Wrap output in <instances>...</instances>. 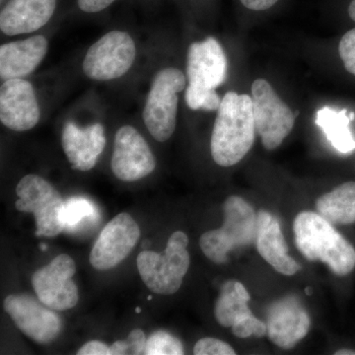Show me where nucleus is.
<instances>
[{
    "mask_svg": "<svg viewBox=\"0 0 355 355\" xmlns=\"http://www.w3.org/2000/svg\"><path fill=\"white\" fill-rule=\"evenodd\" d=\"M62 146L73 169L89 171L97 164L106 146L105 128L100 123L83 128L69 121L62 130Z\"/></svg>",
    "mask_w": 355,
    "mask_h": 355,
    "instance_id": "obj_16",
    "label": "nucleus"
},
{
    "mask_svg": "<svg viewBox=\"0 0 355 355\" xmlns=\"http://www.w3.org/2000/svg\"><path fill=\"white\" fill-rule=\"evenodd\" d=\"M336 355H355L354 350L352 349H340L335 352Z\"/></svg>",
    "mask_w": 355,
    "mask_h": 355,
    "instance_id": "obj_33",
    "label": "nucleus"
},
{
    "mask_svg": "<svg viewBox=\"0 0 355 355\" xmlns=\"http://www.w3.org/2000/svg\"><path fill=\"white\" fill-rule=\"evenodd\" d=\"M144 354L182 355L184 354L183 343L167 331H155L147 338Z\"/></svg>",
    "mask_w": 355,
    "mask_h": 355,
    "instance_id": "obj_24",
    "label": "nucleus"
},
{
    "mask_svg": "<svg viewBox=\"0 0 355 355\" xmlns=\"http://www.w3.org/2000/svg\"><path fill=\"white\" fill-rule=\"evenodd\" d=\"M99 216L94 203L85 198L74 197L64 203V231L74 232L83 227V224L97 220Z\"/></svg>",
    "mask_w": 355,
    "mask_h": 355,
    "instance_id": "obj_23",
    "label": "nucleus"
},
{
    "mask_svg": "<svg viewBox=\"0 0 355 355\" xmlns=\"http://www.w3.org/2000/svg\"><path fill=\"white\" fill-rule=\"evenodd\" d=\"M256 245L259 254L277 272L289 277L300 270V265L288 254L279 221L266 210L258 214Z\"/></svg>",
    "mask_w": 355,
    "mask_h": 355,
    "instance_id": "obj_19",
    "label": "nucleus"
},
{
    "mask_svg": "<svg viewBox=\"0 0 355 355\" xmlns=\"http://www.w3.org/2000/svg\"><path fill=\"white\" fill-rule=\"evenodd\" d=\"M76 272V261L64 254L55 257L48 266L37 270L32 284L39 300L55 311L76 307L79 299L78 289L72 280Z\"/></svg>",
    "mask_w": 355,
    "mask_h": 355,
    "instance_id": "obj_10",
    "label": "nucleus"
},
{
    "mask_svg": "<svg viewBox=\"0 0 355 355\" xmlns=\"http://www.w3.org/2000/svg\"><path fill=\"white\" fill-rule=\"evenodd\" d=\"M232 333L240 338H247L252 336L263 338L268 335V327L266 323L251 314L242 318L237 323L233 324Z\"/></svg>",
    "mask_w": 355,
    "mask_h": 355,
    "instance_id": "obj_26",
    "label": "nucleus"
},
{
    "mask_svg": "<svg viewBox=\"0 0 355 355\" xmlns=\"http://www.w3.org/2000/svg\"><path fill=\"white\" fill-rule=\"evenodd\" d=\"M311 320L307 311L295 297L280 299L268 313V336L275 345L291 349L307 336Z\"/></svg>",
    "mask_w": 355,
    "mask_h": 355,
    "instance_id": "obj_15",
    "label": "nucleus"
},
{
    "mask_svg": "<svg viewBox=\"0 0 355 355\" xmlns=\"http://www.w3.org/2000/svg\"><path fill=\"white\" fill-rule=\"evenodd\" d=\"M186 76L181 70L166 67L154 77L144 104V123L153 139L167 141L177 125L180 92L186 89Z\"/></svg>",
    "mask_w": 355,
    "mask_h": 355,
    "instance_id": "obj_6",
    "label": "nucleus"
},
{
    "mask_svg": "<svg viewBox=\"0 0 355 355\" xmlns=\"http://www.w3.org/2000/svg\"><path fill=\"white\" fill-rule=\"evenodd\" d=\"M293 231L296 247L307 260L326 263L340 277L354 270V246L319 214L300 212L294 219Z\"/></svg>",
    "mask_w": 355,
    "mask_h": 355,
    "instance_id": "obj_2",
    "label": "nucleus"
},
{
    "mask_svg": "<svg viewBox=\"0 0 355 355\" xmlns=\"http://www.w3.org/2000/svg\"><path fill=\"white\" fill-rule=\"evenodd\" d=\"M137 57V46L125 31L108 32L95 42L83 62L84 74L95 81H111L128 73Z\"/></svg>",
    "mask_w": 355,
    "mask_h": 355,
    "instance_id": "obj_8",
    "label": "nucleus"
},
{
    "mask_svg": "<svg viewBox=\"0 0 355 355\" xmlns=\"http://www.w3.org/2000/svg\"><path fill=\"white\" fill-rule=\"evenodd\" d=\"M243 6L251 10L261 11L266 10L275 6L279 0H240Z\"/></svg>",
    "mask_w": 355,
    "mask_h": 355,
    "instance_id": "obj_31",
    "label": "nucleus"
},
{
    "mask_svg": "<svg viewBox=\"0 0 355 355\" xmlns=\"http://www.w3.org/2000/svg\"><path fill=\"white\" fill-rule=\"evenodd\" d=\"M140 311H141V309H140V308L137 307V309H135V313H137V314H139Z\"/></svg>",
    "mask_w": 355,
    "mask_h": 355,
    "instance_id": "obj_36",
    "label": "nucleus"
},
{
    "mask_svg": "<svg viewBox=\"0 0 355 355\" xmlns=\"http://www.w3.org/2000/svg\"><path fill=\"white\" fill-rule=\"evenodd\" d=\"M151 299H153V297H151V296H148V297H147V300L150 301V300H151Z\"/></svg>",
    "mask_w": 355,
    "mask_h": 355,
    "instance_id": "obj_37",
    "label": "nucleus"
},
{
    "mask_svg": "<svg viewBox=\"0 0 355 355\" xmlns=\"http://www.w3.org/2000/svg\"><path fill=\"white\" fill-rule=\"evenodd\" d=\"M224 223L221 228L202 235L200 246L210 261L222 265L229 252L256 242L258 216L244 198L231 196L224 202Z\"/></svg>",
    "mask_w": 355,
    "mask_h": 355,
    "instance_id": "obj_4",
    "label": "nucleus"
},
{
    "mask_svg": "<svg viewBox=\"0 0 355 355\" xmlns=\"http://www.w3.org/2000/svg\"><path fill=\"white\" fill-rule=\"evenodd\" d=\"M140 237L139 224L128 214L114 217L103 229L90 254L95 270H111L125 260Z\"/></svg>",
    "mask_w": 355,
    "mask_h": 355,
    "instance_id": "obj_11",
    "label": "nucleus"
},
{
    "mask_svg": "<svg viewBox=\"0 0 355 355\" xmlns=\"http://www.w3.org/2000/svg\"><path fill=\"white\" fill-rule=\"evenodd\" d=\"M349 14L350 18L355 22V0H352V3L349 7Z\"/></svg>",
    "mask_w": 355,
    "mask_h": 355,
    "instance_id": "obj_32",
    "label": "nucleus"
},
{
    "mask_svg": "<svg viewBox=\"0 0 355 355\" xmlns=\"http://www.w3.org/2000/svg\"><path fill=\"white\" fill-rule=\"evenodd\" d=\"M41 248H42V251H46V245H43V244H42V245H41Z\"/></svg>",
    "mask_w": 355,
    "mask_h": 355,
    "instance_id": "obj_34",
    "label": "nucleus"
},
{
    "mask_svg": "<svg viewBox=\"0 0 355 355\" xmlns=\"http://www.w3.org/2000/svg\"><path fill=\"white\" fill-rule=\"evenodd\" d=\"M227 76V58L221 44L214 37L191 44L187 55L189 85L184 100L191 110L217 111L222 99L216 88Z\"/></svg>",
    "mask_w": 355,
    "mask_h": 355,
    "instance_id": "obj_3",
    "label": "nucleus"
},
{
    "mask_svg": "<svg viewBox=\"0 0 355 355\" xmlns=\"http://www.w3.org/2000/svg\"><path fill=\"white\" fill-rule=\"evenodd\" d=\"M49 51V42L42 35L0 46V77L2 80L24 78L42 64Z\"/></svg>",
    "mask_w": 355,
    "mask_h": 355,
    "instance_id": "obj_18",
    "label": "nucleus"
},
{
    "mask_svg": "<svg viewBox=\"0 0 355 355\" xmlns=\"http://www.w3.org/2000/svg\"><path fill=\"white\" fill-rule=\"evenodd\" d=\"M318 214L330 223L349 225L355 222V182L336 187L318 198Z\"/></svg>",
    "mask_w": 355,
    "mask_h": 355,
    "instance_id": "obj_20",
    "label": "nucleus"
},
{
    "mask_svg": "<svg viewBox=\"0 0 355 355\" xmlns=\"http://www.w3.org/2000/svg\"><path fill=\"white\" fill-rule=\"evenodd\" d=\"M338 53L345 69L355 76V28L343 35L338 46Z\"/></svg>",
    "mask_w": 355,
    "mask_h": 355,
    "instance_id": "obj_28",
    "label": "nucleus"
},
{
    "mask_svg": "<svg viewBox=\"0 0 355 355\" xmlns=\"http://www.w3.org/2000/svg\"><path fill=\"white\" fill-rule=\"evenodd\" d=\"M16 209L32 212L36 220V235L55 237L64 231V203L53 184L38 175H27L16 188Z\"/></svg>",
    "mask_w": 355,
    "mask_h": 355,
    "instance_id": "obj_7",
    "label": "nucleus"
},
{
    "mask_svg": "<svg viewBox=\"0 0 355 355\" xmlns=\"http://www.w3.org/2000/svg\"><path fill=\"white\" fill-rule=\"evenodd\" d=\"M116 0H77L79 8L85 13H98L108 8Z\"/></svg>",
    "mask_w": 355,
    "mask_h": 355,
    "instance_id": "obj_29",
    "label": "nucleus"
},
{
    "mask_svg": "<svg viewBox=\"0 0 355 355\" xmlns=\"http://www.w3.org/2000/svg\"><path fill=\"white\" fill-rule=\"evenodd\" d=\"M189 238L176 231L170 236L162 254L142 251L137 259V268L144 284L161 295L176 293L190 268V254L187 251Z\"/></svg>",
    "mask_w": 355,
    "mask_h": 355,
    "instance_id": "obj_5",
    "label": "nucleus"
},
{
    "mask_svg": "<svg viewBox=\"0 0 355 355\" xmlns=\"http://www.w3.org/2000/svg\"><path fill=\"white\" fill-rule=\"evenodd\" d=\"M146 336L144 331L135 329L125 340H119L112 345V355L144 354Z\"/></svg>",
    "mask_w": 355,
    "mask_h": 355,
    "instance_id": "obj_25",
    "label": "nucleus"
},
{
    "mask_svg": "<svg viewBox=\"0 0 355 355\" xmlns=\"http://www.w3.org/2000/svg\"><path fill=\"white\" fill-rule=\"evenodd\" d=\"M4 308L22 333L39 343L53 342L62 331V320L41 301L30 295H9Z\"/></svg>",
    "mask_w": 355,
    "mask_h": 355,
    "instance_id": "obj_13",
    "label": "nucleus"
},
{
    "mask_svg": "<svg viewBox=\"0 0 355 355\" xmlns=\"http://www.w3.org/2000/svg\"><path fill=\"white\" fill-rule=\"evenodd\" d=\"M252 102L256 132L268 150L277 148L291 132L296 114L277 96L265 79L252 85Z\"/></svg>",
    "mask_w": 355,
    "mask_h": 355,
    "instance_id": "obj_9",
    "label": "nucleus"
},
{
    "mask_svg": "<svg viewBox=\"0 0 355 355\" xmlns=\"http://www.w3.org/2000/svg\"><path fill=\"white\" fill-rule=\"evenodd\" d=\"M41 118L34 86L24 78L4 80L0 88V121L14 132H27Z\"/></svg>",
    "mask_w": 355,
    "mask_h": 355,
    "instance_id": "obj_14",
    "label": "nucleus"
},
{
    "mask_svg": "<svg viewBox=\"0 0 355 355\" xmlns=\"http://www.w3.org/2000/svg\"><path fill=\"white\" fill-rule=\"evenodd\" d=\"M196 355H235L236 352L227 343L214 338H203L193 347Z\"/></svg>",
    "mask_w": 355,
    "mask_h": 355,
    "instance_id": "obj_27",
    "label": "nucleus"
},
{
    "mask_svg": "<svg viewBox=\"0 0 355 355\" xmlns=\"http://www.w3.org/2000/svg\"><path fill=\"white\" fill-rule=\"evenodd\" d=\"M57 0H9L0 13V30L6 36L29 34L53 17Z\"/></svg>",
    "mask_w": 355,
    "mask_h": 355,
    "instance_id": "obj_17",
    "label": "nucleus"
},
{
    "mask_svg": "<svg viewBox=\"0 0 355 355\" xmlns=\"http://www.w3.org/2000/svg\"><path fill=\"white\" fill-rule=\"evenodd\" d=\"M354 118V112L349 114L347 109L338 112L330 107H324L317 112L315 123L323 130L336 150L349 154L355 150V139L349 128L350 121Z\"/></svg>",
    "mask_w": 355,
    "mask_h": 355,
    "instance_id": "obj_21",
    "label": "nucleus"
},
{
    "mask_svg": "<svg viewBox=\"0 0 355 355\" xmlns=\"http://www.w3.org/2000/svg\"><path fill=\"white\" fill-rule=\"evenodd\" d=\"M251 300L249 292L241 282L229 280L222 286L220 296L217 299L214 315L216 321L225 328H232L242 318L252 314L248 306Z\"/></svg>",
    "mask_w": 355,
    "mask_h": 355,
    "instance_id": "obj_22",
    "label": "nucleus"
},
{
    "mask_svg": "<svg viewBox=\"0 0 355 355\" xmlns=\"http://www.w3.org/2000/svg\"><path fill=\"white\" fill-rule=\"evenodd\" d=\"M78 355H112L111 347L106 343L92 340L85 343L77 352Z\"/></svg>",
    "mask_w": 355,
    "mask_h": 355,
    "instance_id": "obj_30",
    "label": "nucleus"
},
{
    "mask_svg": "<svg viewBox=\"0 0 355 355\" xmlns=\"http://www.w3.org/2000/svg\"><path fill=\"white\" fill-rule=\"evenodd\" d=\"M256 135L253 102L249 95L226 93L217 110L210 140L212 158L221 167L239 163L251 150Z\"/></svg>",
    "mask_w": 355,
    "mask_h": 355,
    "instance_id": "obj_1",
    "label": "nucleus"
},
{
    "mask_svg": "<svg viewBox=\"0 0 355 355\" xmlns=\"http://www.w3.org/2000/svg\"><path fill=\"white\" fill-rule=\"evenodd\" d=\"M310 287H307V288H306V293L308 294V295H310L311 294V291H310Z\"/></svg>",
    "mask_w": 355,
    "mask_h": 355,
    "instance_id": "obj_35",
    "label": "nucleus"
},
{
    "mask_svg": "<svg viewBox=\"0 0 355 355\" xmlns=\"http://www.w3.org/2000/svg\"><path fill=\"white\" fill-rule=\"evenodd\" d=\"M112 170L123 182H135L155 170L156 159L144 137L132 125H123L116 133Z\"/></svg>",
    "mask_w": 355,
    "mask_h": 355,
    "instance_id": "obj_12",
    "label": "nucleus"
}]
</instances>
